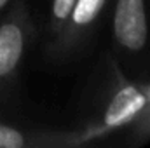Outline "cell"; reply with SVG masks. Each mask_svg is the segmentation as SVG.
Here are the masks:
<instances>
[{
	"label": "cell",
	"instance_id": "cell-4",
	"mask_svg": "<svg viewBox=\"0 0 150 148\" xmlns=\"http://www.w3.org/2000/svg\"><path fill=\"white\" fill-rule=\"evenodd\" d=\"M86 141L80 132H59L25 129L7 122H0V148H52L72 147Z\"/></svg>",
	"mask_w": 150,
	"mask_h": 148
},
{
	"label": "cell",
	"instance_id": "cell-5",
	"mask_svg": "<svg viewBox=\"0 0 150 148\" xmlns=\"http://www.w3.org/2000/svg\"><path fill=\"white\" fill-rule=\"evenodd\" d=\"M74 4L75 0H51L49 25H47V52L49 54L56 47L58 40L67 26L70 12L74 9Z\"/></svg>",
	"mask_w": 150,
	"mask_h": 148
},
{
	"label": "cell",
	"instance_id": "cell-2",
	"mask_svg": "<svg viewBox=\"0 0 150 148\" xmlns=\"http://www.w3.org/2000/svg\"><path fill=\"white\" fill-rule=\"evenodd\" d=\"M112 35L119 51L127 56L145 51L150 35L147 0H115Z\"/></svg>",
	"mask_w": 150,
	"mask_h": 148
},
{
	"label": "cell",
	"instance_id": "cell-6",
	"mask_svg": "<svg viewBox=\"0 0 150 148\" xmlns=\"http://www.w3.org/2000/svg\"><path fill=\"white\" fill-rule=\"evenodd\" d=\"M11 4H12V0H0V14L7 12L9 7H11Z\"/></svg>",
	"mask_w": 150,
	"mask_h": 148
},
{
	"label": "cell",
	"instance_id": "cell-1",
	"mask_svg": "<svg viewBox=\"0 0 150 148\" xmlns=\"http://www.w3.org/2000/svg\"><path fill=\"white\" fill-rule=\"evenodd\" d=\"M35 38V23L25 2H16L0 21V106L18 85L26 52Z\"/></svg>",
	"mask_w": 150,
	"mask_h": 148
},
{
	"label": "cell",
	"instance_id": "cell-3",
	"mask_svg": "<svg viewBox=\"0 0 150 148\" xmlns=\"http://www.w3.org/2000/svg\"><path fill=\"white\" fill-rule=\"evenodd\" d=\"M107 4L108 0H75L67 26L49 56L56 61H65L86 47L98 26L100 18L107 11Z\"/></svg>",
	"mask_w": 150,
	"mask_h": 148
}]
</instances>
